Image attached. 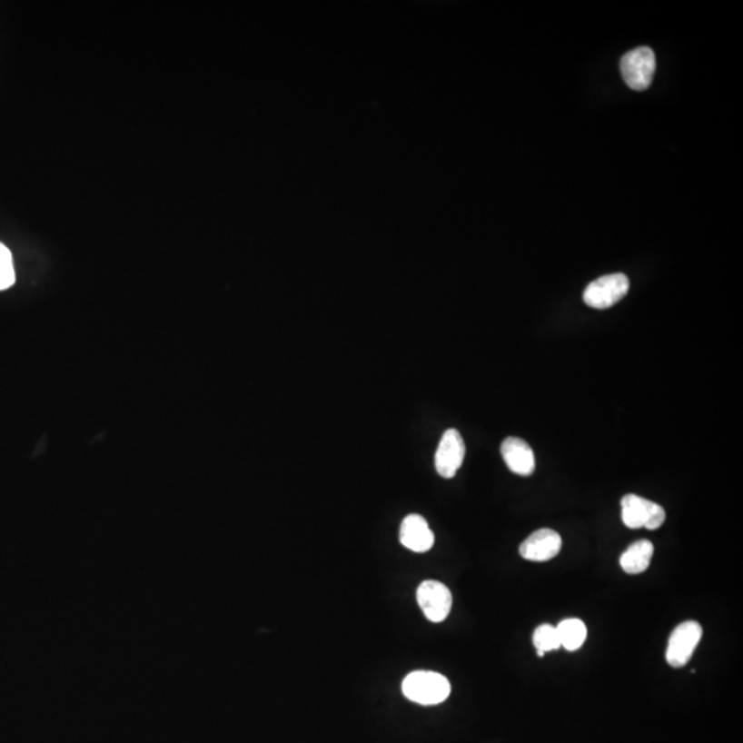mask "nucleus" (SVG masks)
<instances>
[{
	"mask_svg": "<svg viewBox=\"0 0 743 743\" xmlns=\"http://www.w3.org/2000/svg\"><path fill=\"white\" fill-rule=\"evenodd\" d=\"M560 633V646L568 651H576L587 640V627L579 619H568L556 627Z\"/></svg>",
	"mask_w": 743,
	"mask_h": 743,
	"instance_id": "nucleus-12",
	"label": "nucleus"
},
{
	"mask_svg": "<svg viewBox=\"0 0 743 743\" xmlns=\"http://www.w3.org/2000/svg\"><path fill=\"white\" fill-rule=\"evenodd\" d=\"M417 601L426 619L431 622L445 621L453 605V598L449 588L434 580L421 582L417 589Z\"/></svg>",
	"mask_w": 743,
	"mask_h": 743,
	"instance_id": "nucleus-6",
	"label": "nucleus"
},
{
	"mask_svg": "<svg viewBox=\"0 0 743 743\" xmlns=\"http://www.w3.org/2000/svg\"><path fill=\"white\" fill-rule=\"evenodd\" d=\"M562 537L552 529H540L520 544L523 560L531 562H547L553 560L562 550Z\"/></svg>",
	"mask_w": 743,
	"mask_h": 743,
	"instance_id": "nucleus-8",
	"label": "nucleus"
},
{
	"mask_svg": "<svg viewBox=\"0 0 743 743\" xmlns=\"http://www.w3.org/2000/svg\"><path fill=\"white\" fill-rule=\"evenodd\" d=\"M702 638V627L697 621H686L678 625L669 638L667 662L672 668H683L689 664Z\"/></svg>",
	"mask_w": 743,
	"mask_h": 743,
	"instance_id": "nucleus-5",
	"label": "nucleus"
},
{
	"mask_svg": "<svg viewBox=\"0 0 743 743\" xmlns=\"http://www.w3.org/2000/svg\"><path fill=\"white\" fill-rule=\"evenodd\" d=\"M466 456V443L457 430L443 432L435 453V470L441 477L451 480L462 466Z\"/></svg>",
	"mask_w": 743,
	"mask_h": 743,
	"instance_id": "nucleus-7",
	"label": "nucleus"
},
{
	"mask_svg": "<svg viewBox=\"0 0 743 743\" xmlns=\"http://www.w3.org/2000/svg\"><path fill=\"white\" fill-rule=\"evenodd\" d=\"M400 541L413 552L423 553L431 550L435 542L434 533L421 515H408L400 529Z\"/></svg>",
	"mask_w": 743,
	"mask_h": 743,
	"instance_id": "nucleus-10",
	"label": "nucleus"
},
{
	"mask_svg": "<svg viewBox=\"0 0 743 743\" xmlns=\"http://www.w3.org/2000/svg\"><path fill=\"white\" fill-rule=\"evenodd\" d=\"M653 555V542H649V540H640V541L633 542L622 553L619 565L627 574H640L649 568Z\"/></svg>",
	"mask_w": 743,
	"mask_h": 743,
	"instance_id": "nucleus-11",
	"label": "nucleus"
},
{
	"mask_svg": "<svg viewBox=\"0 0 743 743\" xmlns=\"http://www.w3.org/2000/svg\"><path fill=\"white\" fill-rule=\"evenodd\" d=\"M15 282V270L9 248L0 243V291L7 290Z\"/></svg>",
	"mask_w": 743,
	"mask_h": 743,
	"instance_id": "nucleus-14",
	"label": "nucleus"
},
{
	"mask_svg": "<svg viewBox=\"0 0 743 743\" xmlns=\"http://www.w3.org/2000/svg\"><path fill=\"white\" fill-rule=\"evenodd\" d=\"M501 456L508 469L520 477H530L536 470L533 449L520 438H505L501 443Z\"/></svg>",
	"mask_w": 743,
	"mask_h": 743,
	"instance_id": "nucleus-9",
	"label": "nucleus"
},
{
	"mask_svg": "<svg viewBox=\"0 0 743 743\" xmlns=\"http://www.w3.org/2000/svg\"><path fill=\"white\" fill-rule=\"evenodd\" d=\"M534 647L537 649V656L544 657L548 651L560 649V633L556 627L550 624H542L534 630Z\"/></svg>",
	"mask_w": 743,
	"mask_h": 743,
	"instance_id": "nucleus-13",
	"label": "nucleus"
},
{
	"mask_svg": "<svg viewBox=\"0 0 743 743\" xmlns=\"http://www.w3.org/2000/svg\"><path fill=\"white\" fill-rule=\"evenodd\" d=\"M451 687L445 676L430 670L409 673L402 681V692L409 701L424 707L442 704L451 695Z\"/></svg>",
	"mask_w": 743,
	"mask_h": 743,
	"instance_id": "nucleus-1",
	"label": "nucleus"
},
{
	"mask_svg": "<svg viewBox=\"0 0 743 743\" xmlns=\"http://www.w3.org/2000/svg\"><path fill=\"white\" fill-rule=\"evenodd\" d=\"M656 54L649 47H639L621 60V74L628 87L644 91L651 85L656 72Z\"/></svg>",
	"mask_w": 743,
	"mask_h": 743,
	"instance_id": "nucleus-4",
	"label": "nucleus"
},
{
	"mask_svg": "<svg viewBox=\"0 0 743 743\" xmlns=\"http://www.w3.org/2000/svg\"><path fill=\"white\" fill-rule=\"evenodd\" d=\"M629 291V280L622 272L603 275L585 288V303L593 309L605 310L614 306L627 296Z\"/></svg>",
	"mask_w": 743,
	"mask_h": 743,
	"instance_id": "nucleus-3",
	"label": "nucleus"
},
{
	"mask_svg": "<svg viewBox=\"0 0 743 743\" xmlns=\"http://www.w3.org/2000/svg\"><path fill=\"white\" fill-rule=\"evenodd\" d=\"M622 522L627 528H646L656 530L664 525L667 520L664 508L657 502L649 501L636 494H627L621 500Z\"/></svg>",
	"mask_w": 743,
	"mask_h": 743,
	"instance_id": "nucleus-2",
	"label": "nucleus"
}]
</instances>
